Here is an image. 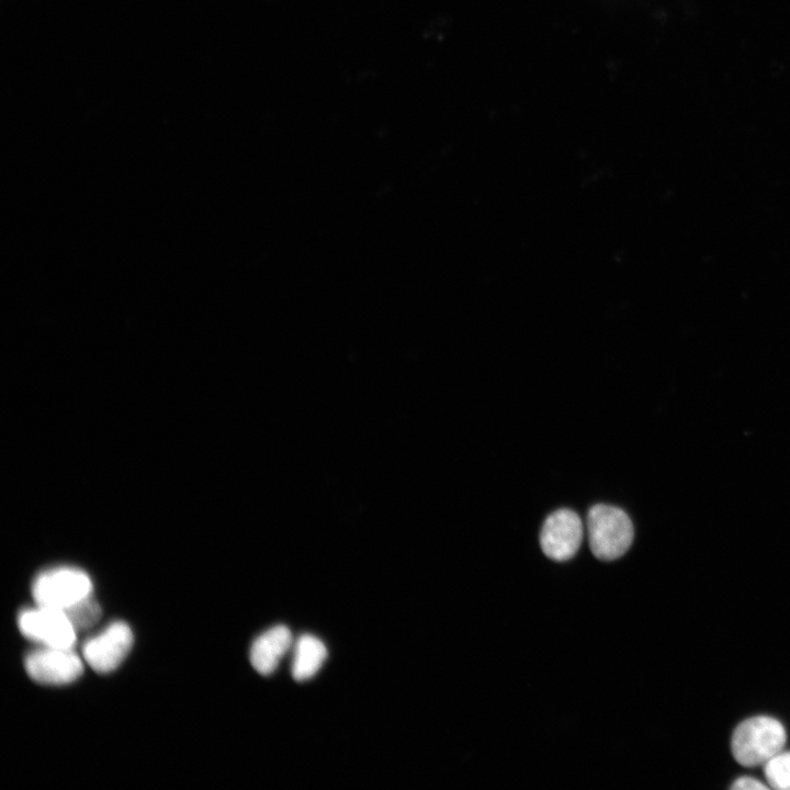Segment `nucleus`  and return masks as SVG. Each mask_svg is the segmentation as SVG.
Wrapping results in <instances>:
<instances>
[{
	"mask_svg": "<svg viewBox=\"0 0 790 790\" xmlns=\"http://www.w3.org/2000/svg\"><path fill=\"white\" fill-rule=\"evenodd\" d=\"M786 740V730L777 719L756 715L744 720L734 730L732 754L743 766L765 765L782 751Z\"/></svg>",
	"mask_w": 790,
	"mask_h": 790,
	"instance_id": "1",
	"label": "nucleus"
},
{
	"mask_svg": "<svg viewBox=\"0 0 790 790\" xmlns=\"http://www.w3.org/2000/svg\"><path fill=\"white\" fill-rule=\"evenodd\" d=\"M589 546L601 561L621 557L633 541V524L628 514L614 506L596 504L586 518Z\"/></svg>",
	"mask_w": 790,
	"mask_h": 790,
	"instance_id": "2",
	"label": "nucleus"
},
{
	"mask_svg": "<svg viewBox=\"0 0 790 790\" xmlns=\"http://www.w3.org/2000/svg\"><path fill=\"white\" fill-rule=\"evenodd\" d=\"M93 585L90 576L72 566L52 567L40 573L32 584L36 605L66 610L91 596Z\"/></svg>",
	"mask_w": 790,
	"mask_h": 790,
	"instance_id": "3",
	"label": "nucleus"
},
{
	"mask_svg": "<svg viewBox=\"0 0 790 790\" xmlns=\"http://www.w3.org/2000/svg\"><path fill=\"white\" fill-rule=\"evenodd\" d=\"M21 633L42 646L72 648L77 630L64 610L40 606L20 612Z\"/></svg>",
	"mask_w": 790,
	"mask_h": 790,
	"instance_id": "4",
	"label": "nucleus"
},
{
	"mask_svg": "<svg viewBox=\"0 0 790 790\" xmlns=\"http://www.w3.org/2000/svg\"><path fill=\"white\" fill-rule=\"evenodd\" d=\"M27 675L43 685H66L78 679L83 672L81 657L66 647L41 646L24 659Z\"/></svg>",
	"mask_w": 790,
	"mask_h": 790,
	"instance_id": "5",
	"label": "nucleus"
},
{
	"mask_svg": "<svg viewBox=\"0 0 790 790\" xmlns=\"http://www.w3.org/2000/svg\"><path fill=\"white\" fill-rule=\"evenodd\" d=\"M133 643L134 635L129 625L123 621H114L83 643L82 657L93 670L110 673L122 664Z\"/></svg>",
	"mask_w": 790,
	"mask_h": 790,
	"instance_id": "6",
	"label": "nucleus"
},
{
	"mask_svg": "<svg viewBox=\"0 0 790 790\" xmlns=\"http://www.w3.org/2000/svg\"><path fill=\"white\" fill-rule=\"evenodd\" d=\"M583 535L584 526L579 516L572 509L562 508L545 519L540 531V545L549 558L565 562L577 553Z\"/></svg>",
	"mask_w": 790,
	"mask_h": 790,
	"instance_id": "7",
	"label": "nucleus"
},
{
	"mask_svg": "<svg viewBox=\"0 0 790 790\" xmlns=\"http://www.w3.org/2000/svg\"><path fill=\"white\" fill-rule=\"evenodd\" d=\"M292 644V633L283 624L259 635L250 648V663L261 675L272 674Z\"/></svg>",
	"mask_w": 790,
	"mask_h": 790,
	"instance_id": "8",
	"label": "nucleus"
},
{
	"mask_svg": "<svg viewBox=\"0 0 790 790\" xmlns=\"http://www.w3.org/2000/svg\"><path fill=\"white\" fill-rule=\"evenodd\" d=\"M327 657L325 644L316 636L304 634L295 644L292 676L297 681L313 677Z\"/></svg>",
	"mask_w": 790,
	"mask_h": 790,
	"instance_id": "9",
	"label": "nucleus"
},
{
	"mask_svg": "<svg viewBox=\"0 0 790 790\" xmlns=\"http://www.w3.org/2000/svg\"><path fill=\"white\" fill-rule=\"evenodd\" d=\"M75 629L84 630L94 625L101 617V607L92 595L64 610Z\"/></svg>",
	"mask_w": 790,
	"mask_h": 790,
	"instance_id": "10",
	"label": "nucleus"
},
{
	"mask_svg": "<svg viewBox=\"0 0 790 790\" xmlns=\"http://www.w3.org/2000/svg\"><path fill=\"white\" fill-rule=\"evenodd\" d=\"M764 766L769 787L778 790H790V751L779 752Z\"/></svg>",
	"mask_w": 790,
	"mask_h": 790,
	"instance_id": "11",
	"label": "nucleus"
},
{
	"mask_svg": "<svg viewBox=\"0 0 790 790\" xmlns=\"http://www.w3.org/2000/svg\"><path fill=\"white\" fill-rule=\"evenodd\" d=\"M768 787L763 783L760 780L749 777V776H743L737 778L733 785L732 789L736 790H756V789H767Z\"/></svg>",
	"mask_w": 790,
	"mask_h": 790,
	"instance_id": "12",
	"label": "nucleus"
}]
</instances>
